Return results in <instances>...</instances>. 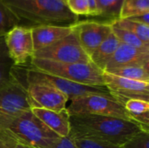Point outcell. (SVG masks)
Instances as JSON below:
<instances>
[{"label":"cell","mask_w":149,"mask_h":148,"mask_svg":"<svg viewBox=\"0 0 149 148\" xmlns=\"http://www.w3.org/2000/svg\"><path fill=\"white\" fill-rule=\"evenodd\" d=\"M120 44V42L119 41V39L112 32L89 56L91 62L102 72H104L107 64L113 56Z\"/></svg>","instance_id":"16"},{"label":"cell","mask_w":149,"mask_h":148,"mask_svg":"<svg viewBox=\"0 0 149 148\" xmlns=\"http://www.w3.org/2000/svg\"><path fill=\"white\" fill-rule=\"evenodd\" d=\"M8 54L14 65H27L34 55V46L31 29L24 26H15L4 37Z\"/></svg>","instance_id":"9"},{"label":"cell","mask_w":149,"mask_h":148,"mask_svg":"<svg viewBox=\"0 0 149 148\" xmlns=\"http://www.w3.org/2000/svg\"><path fill=\"white\" fill-rule=\"evenodd\" d=\"M13 66L14 63L8 54L4 38L0 37V87L10 80Z\"/></svg>","instance_id":"22"},{"label":"cell","mask_w":149,"mask_h":148,"mask_svg":"<svg viewBox=\"0 0 149 148\" xmlns=\"http://www.w3.org/2000/svg\"><path fill=\"white\" fill-rule=\"evenodd\" d=\"M73 140L79 148H123L121 146L114 145L108 142H104L96 140L82 139V138H71Z\"/></svg>","instance_id":"26"},{"label":"cell","mask_w":149,"mask_h":148,"mask_svg":"<svg viewBox=\"0 0 149 148\" xmlns=\"http://www.w3.org/2000/svg\"><path fill=\"white\" fill-rule=\"evenodd\" d=\"M0 131L13 136L18 143L45 148L58 136L45 126L31 111L11 114L0 112Z\"/></svg>","instance_id":"3"},{"label":"cell","mask_w":149,"mask_h":148,"mask_svg":"<svg viewBox=\"0 0 149 148\" xmlns=\"http://www.w3.org/2000/svg\"><path fill=\"white\" fill-rule=\"evenodd\" d=\"M72 31V25H41L31 28L34 51H38L59 41L68 36Z\"/></svg>","instance_id":"15"},{"label":"cell","mask_w":149,"mask_h":148,"mask_svg":"<svg viewBox=\"0 0 149 148\" xmlns=\"http://www.w3.org/2000/svg\"><path fill=\"white\" fill-rule=\"evenodd\" d=\"M68 9L77 16H89L88 0H66Z\"/></svg>","instance_id":"27"},{"label":"cell","mask_w":149,"mask_h":148,"mask_svg":"<svg viewBox=\"0 0 149 148\" xmlns=\"http://www.w3.org/2000/svg\"><path fill=\"white\" fill-rule=\"evenodd\" d=\"M149 12V0H124L120 19L129 18Z\"/></svg>","instance_id":"21"},{"label":"cell","mask_w":149,"mask_h":148,"mask_svg":"<svg viewBox=\"0 0 149 148\" xmlns=\"http://www.w3.org/2000/svg\"><path fill=\"white\" fill-rule=\"evenodd\" d=\"M33 58L48 59L59 63L91 62L89 56L81 47L74 30L59 41L34 51Z\"/></svg>","instance_id":"7"},{"label":"cell","mask_w":149,"mask_h":148,"mask_svg":"<svg viewBox=\"0 0 149 148\" xmlns=\"http://www.w3.org/2000/svg\"><path fill=\"white\" fill-rule=\"evenodd\" d=\"M72 27L81 47L88 56L112 33L110 24L93 19L79 20Z\"/></svg>","instance_id":"11"},{"label":"cell","mask_w":149,"mask_h":148,"mask_svg":"<svg viewBox=\"0 0 149 148\" xmlns=\"http://www.w3.org/2000/svg\"><path fill=\"white\" fill-rule=\"evenodd\" d=\"M120 78L134 81L149 83V68L143 66H127L117 68L107 72Z\"/></svg>","instance_id":"19"},{"label":"cell","mask_w":149,"mask_h":148,"mask_svg":"<svg viewBox=\"0 0 149 148\" xmlns=\"http://www.w3.org/2000/svg\"><path fill=\"white\" fill-rule=\"evenodd\" d=\"M32 107L26 87L11 73L10 80L0 87V112L17 114Z\"/></svg>","instance_id":"10"},{"label":"cell","mask_w":149,"mask_h":148,"mask_svg":"<svg viewBox=\"0 0 149 148\" xmlns=\"http://www.w3.org/2000/svg\"><path fill=\"white\" fill-rule=\"evenodd\" d=\"M103 80L110 95L123 106L131 99L149 102V83L127 79L104 72Z\"/></svg>","instance_id":"8"},{"label":"cell","mask_w":149,"mask_h":148,"mask_svg":"<svg viewBox=\"0 0 149 148\" xmlns=\"http://www.w3.org/2000/svg\"><path fill=\"white\" fill-rule=\"evenodd\" d=\"M26 92L33 107H40L53 111L66 109L69 99L65 94L55 87L41 83H26Z\"/></svg>","instance_id":"12"},{"label":"cell","mask_w":149,"mask_h":148,"mask_svg":"<svg viewBox=\"0 0 149 148\" xmlns=\"http://www.w3.org/2000/svg\"><path fill=\"white\" fill-rule=\"evenodd\" d=\"M24 77L26 83L28 82H41L50 85L56 89L59 90L61 92L65 94L69 99V101L79 98L82 96H86L89 94H105L110 95L108 90L106 86H91L86 85L70 80H66L43 72H40L28 64L24 65ZM111 96V95H110Z\"/></svg>","instance_id":"6"},{"label":"cell","mask_w":149,"mask_h":148,"mask_svg":"<svg viewBox=\"0 0 149 148\" xmlns=\"http://www.w3.org/2000/svg\"><path fill=\"white\" fill-rule=\"evenodd\" d=\"M45 148H79L72 139L68 137H58L51 141Z\"/></svg>","instance_id":"28"},{"label":"cell","mask_w":149,"mask_h":148,"mask_svg":"<svg viewBox=\"0 0 149 148\" xmlns=\"http://www.w3.org/2000/svg\"><path fill=\"white\" fill-rule=\"evenodd\" d=\"M17 148H35V147H31V146H28V145H25V144H22V143H18V142H17Z\"/></svg>","instance_id":"32"},{"label":"cell","mask_w":149,"mask_h":148,"mask_svg":"<svg viewBox=\"0 0 149 148\" xmlns=\"http://www.w3.org/2000/svg\"><path fill=\"white\" fill-rule=\"evenodd\" d=\"M127 66H143L149 68V51L120 44L113 56L107 64L104 72Z\"/></svg>","instance_id":"13"},{"label":"cell","mask_w":149,"mask_h":148,"mask_svg":"<svg viewBox=\"0 0 149 148\" xmlns=\"http://www.w3.org/2000/svg\"><path fill=\"white\" fill-rule=\"evenodd\" d=\"M88 9L89 16L91 17H95L97 15V3L96 0H88Z\"/></svg>","instance_id":"31"},{"label":"cell","mask_w":149,"mask_h":148,"mask_svg":"<svg viewBox=\"0 0 149 148\" xmlns=\"http://www.w3.org/2000/svg\"><path fill=\"white\" fill-rule=\"evenodd\" d=\"M128 19L149 26V12L141 14V15H138V16H134V17H129Z\"/></svg>","instance_id":"30"},{"label":"cell","mask_w":149,"mask_h":148,"mask_svg":"<svg viewBox=\"0 0 149 148\" xmlns=\"http://www.w3.org/2000/svg\"><path fill=\"white\" fill-rule=\"evenodd\" d=\"M149 132L141 131L127 141H126L121 147L123 148H149Z\"/></svg>","instance_id":"25"},{"label":"cell","mask_w":149,"mask_h":148,"mask_svg":"<svg viewBox=\"0 0 149 148\" xmlns=\"http://www.w3.org/2000/svg\"><path fill=\"white\" fill-rule=\"evenodd\" d=\"M111 28H112V32L114 34V36L119 39V41L121 44H125L140 50L149 51V44H144L134 34H133L129 31L118 26L114 23L111 24Z\"/></svg>","instance_id":"20"},{"label":"cell","mask_w":149,"mask_h":148,"mask_svg":"<svg viewBox=\"0 0 149 148\" xmlns=\"http://www.w3.org/2000/svg\"><path fill=\"white\" fill-rule=\"evenodd\" d=\"M31 113L50 130L59 137H68L71 131L70 115L66 109L53 111L40 107H32Z\"/></svg>","instance_id":"14"},{"label":"cell","mask_w":149,"mask_h":148,"mask_svg":"<svg viewBox=\"0 0 149 148\" xmlns=\"http://www.w3.org/2000/svg\"><path fill=\"white\" fill-rule=\"evenodd\" d=\"M30 65L40 72L72 82L91 86H105L103 72L92 62L59 63L48 59L32 58Z\"/></svg>","instance_id":"4"},{"label":"cell","mask_w":149,"mask_h":148,"mask_svg":"<svg viewBox=\"0 0 149 148\" xmlns=\"http://www.w3.org/2000/svg\"><path fill=\"white\" fill-rule=\"evenodd\" d=\"M19 25V21L12 11L0 0V37H4L12 28Z\"/></svg>","instance_id":"24"},{"label":"cell","mask_w":149,"mask_h":148,"mask_svg":"<svg viewBox=\"0 0 149 148\" xmlns=\"http://www.w3.org/2000/svg\"><path fill=\"white\" fill-rule=\"evenodd\" d=\"M118 26L126 29L134 34L141 41H142L144 44H149V26L130 20L128 18H124V19H119L115 22Z\"/></svg>","instance_id":"23"},{"label":"cell","mask_w":149,"mask_h":148,"mask_svg":"<svg viewBox=\"0 0 149 148\" xmlns=\"http://www.w3.org/2000/svg\"><path fill=\"white\" fill-rule=\"evenodd\" d=\"M19 21V25L33 28L41 25L72 26L79 17L62 0H3Z\"/></svg>","instance_id":"2"},{"label":"cell","mask_w":149,"mask_h":148,"mask_svg":"<svg viewBox=\"0 0 149 148\" xmlns=\"http://www.w3.org/2000/svg\"><path fill=\"white\" fill-rule=\"evenodd\" d=\"M123 2L124 0H96L97 15L95 17L98 18L93 20L110 24L119 20Z\"/></svg>","instance_id":"17"},{"label":"cell","mask_w":149,"mask_h":148,"mask_svg":"<svg viewBox=\"0 0 149 148\" xmlns=\"http://www.w3.org/2000/svg\"><path fill=\"white\" fill-rule=\"evenodd\" d=\"M17 140L10 133L0 131V148H17Z\"/></svg>","instance_id":"29"},{"label":"cell","mask_w":149,"mask_h":148,"mask_svg":"<svg viewBox=\"0 0 149 148\" xmlns=\"http://www.w3.org/2000/svg\"><path fill=\"white\" fill-rule=\"evenodd\" d=\"M124 108L132 121L139 124L145 131L149 132V102L131 99L124 105Z\"/></svg>","instance_id":"18"},{"label":"cell","mask_w":149,"mask_h":148,"mask_svg":"<svg viewBox=\"0 0 149 148\" xmlns=\"http://www.w3.org/2000/svg\"><path fill=\"white\" fill-rule=\"evenodd\" d=\"M62 1H64V2H65V1H66V0H62Z\"/></svg>","instance_id":"33"},{"label":"cell","mask_w":149,"mask_h":148,"mask_svg":"<svg viewBox=\"0 0 149 148\" xmlns=\"http://www.w3.org/2000/svg\"><path fill=\"white\" fill-rule=\"evenodd\" d=\"M66 111L69 115L93 114L131 120L124 106L112 96L105 94H89L76 98L71 100Z\"/></svg>","instance_id":"5"},{"label":"cell","mask_w":149,"mask_h":148,"mask_svg":"<svg viewBox=\"0 0 149 148\" xmlns=\"http://www.w3.org/2000/svg\"><path fill=\"white\" fill-rule=\"evenodd\" d=\"M70 138L96 140L118 146L144 130L131 120L93 114L70 115Z\"/></svg>","instance_id":"1"}]
</instances>
